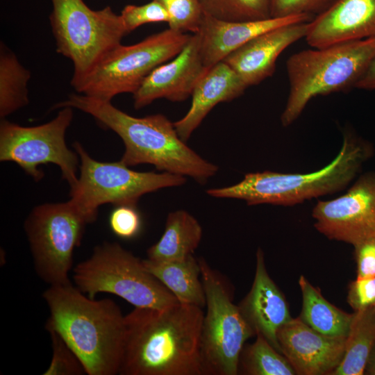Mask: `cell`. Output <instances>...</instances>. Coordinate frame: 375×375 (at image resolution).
Segmentation results:
<instances>
[{
    "mask_svg": "<svg viewBox=\"0 0 375 375\" xmlns=\"http://www.w3.org/2000/svg\"><path fill=\"white\" fill-rule=\"evenodd\" d=\"M201 308L178 303L165 309H135L125 316L119 374L202 375Z\"/></svg>",
    "mask_w": 375,
    "mask_h": 375,
    "instance_id": "1",
    "label": "cell"
},
{
    "mask_svg": "<svg viewBox=\"0 0 375 375\" xmlns=\"http://www.w3.org/2000/svg\"><path fill=\"white\" fill-rule=\"evenodd\" d=\"M71 107L93 117L122 140L125 150L120 161L128 167L151 164L162 172L190 176L203 184L218 167L201 158L178 135L174 123L161 114L131 116L110 101L82 94H70L53 109Z\"/></svg>",
    "mask_w": 375,
    "mask_h": 375,
    "instance_id": "2",
    "label": "cell"
},
{
    "mask_svg": "<svg viewBox=\"0 0 375 375\" xmlns=\"http://www.w3.org/2000/svg\"><path fill=\"white\" fill-rule=\"evenodd\" d=\"M42 297L50 313L46 328L76 353L86 374H119L126 331L119 306L108 298L91 299L72 283L50 285Z\"/></svg>",
    "mask_w": 375,
    "mask_h": 375,
    "instance_id": "3",
    "label": "cell"
},
{
    "mask_svg": "<svg viewBox=\"0 0 375 375\" xmlns=\"http://www.w3.org/2000/svg\"><path fill=\"white\" fill-rule=\"evenodd\" d=\"M369 143L351 131L343 136L339 153L324 167L310 173L264 171L247 174L233 185L211 188V197L244 200L248 205L292 206L346 188L372 156Z\"/></svg>",
    "mask_w": 375,
    "mask_h": 375,
    "instance_id": "4",
    "label": "cell"
},
{
    "mask_svg": "<svg viewBox=\"0 0 375 375\" xmlns=\"http://www.w3.org/2000/svg\"><path fill=\"white\" fill-rule=\"evenodd\" d=\"M374 57L375 37L290 56L286 62L290 89L281 116L282 125L294 122L312 98L355 87Z\"/></svg>",
    "mask_w": 375,
    "mask_h": 375,
    "instance_id": "5",
    "label": "cell"
},
{
    "mask_svg": "<svg viewBox=\"0 0 375 375\" xmlns=\"http://www.w3.org/2000/svg\"><path fill=\"white\" fill-rule=\"evenodd\" d=\"M75 286L91 299L117 295L140 308L165 309L180 303L144 267L142 260L117 242H104L73 269Z\"/></svg>",
    "mask_w": 375,
    "mask_h": 375,
    "instance_id": "6",
    "label": "cell"
},
{
    "mask_svg": "<svg viewBox=\"0 0 375 375\" xmlns=\"http://www.w3.org/2000/svg\"><path fill=\"white\" fill-rule=\"evenodd\" d=\"M50 22L57 51L74 65V88L126 34L120 15L110 6L93 10L83 0H51Z\"/></svg>",
    "mask_w": 375,
    "mask_h": 375,
    "instance_id": "7",
    "label": "cell"
},
{
    "mask_svg": "<svg viewBox=\"0 0 375 375\" xmlns=\"http://www.w3.org/2000/svg\"><path fill=\"white\" fill-rule=\"evenodd\" d=\"M80 159V174L70 188V201L89 223L97 219L99 208L106 203L136 206L140 198L160 189L184 184L183 176L168 172H137L120 160L100 162L79 142L73 144Z\"/></svg>",
    "mask_w": 375,
    "mask_h": 375,
    "instance_id": "8",
    "label": "cell"
},
{
    "mask_svg": "<svg viewBox=\"0 0 375 375\" xmlns=\"http://www.w3.org/2000/svg\"><path fill=\"white\" fill-rule=\"evenodd\" d=\"M206 299L200 337L202 375H237L239 358L254 333L232 300L226 278L199 259Z\"/></svg>",
    "mask_w": 375,
    "mask_h": 375,
    "instance_id": "9",
    "label": "cell"
},
{
    "mask_svg": "<svg viewBox=\"0 0 375 375\" xmlns=\"http://www.w3.org/2000/svg\"><path fill=\"white\" fill-rule=\"evenodd\" d=\"M190 35L169 28L129 46L108 52L74 89L80 94L109 101L122 93H134L158 66L175 57Z\"/></svg>",
    "mask_w": 375,
    "mask_h": 375,
    "instance_id": "10",
    "label": "cell"
},
{
    "mask_svg": "<svg viewBox=\"0 0 375 375\" xmlns=\"http://www.w3.org/2000/svg\"><path fill=\"white\" fill-rule=\"evenodd\" d=\"M89 222L70 201L35 206L24 222L37 274L50 285L71 283L73 253Z\"/></svg>",
    "mask_w": 375,
    "mask_h": 375,
    "instance_id": "11",
    "label": "cell"
},
{
    "mask_svg": "<svg viewBox=\"0 0 375 375\" xmlns=\"http://www.w3.org/2000/svg\"><path fill=\"white\" fill-rule=\"evenodd\" d=\"M72 119L73 108L62 107L55 118L38 126H23L1 119L0 160L15 162L36 181L44 176L39 166L54 164L70 188L73 187L78 180L80 159L65 142Z\"/></svg>",
    "mask_w": 375,
    "mask_h": 375,
    "instance_id": "12",
    "label": "cell"
},
{
    "mask_svg": "<svg viewBox=\"0 0 375 375\" xmlns=\"http://www.w3.org/2000/svg\"><path fill=\"white\" fill-rule=\"evenodd\" d=\"M315 227L331 240L353 247L375 238V172L361 175L348 191L312 209Z\"/></svg>",
    "mask_w": 375,
    "mask_h": 375,
    "instance_id": "13",
    "label": "cell"
},
{
    "mask_svg": "<svg viewBox=\"0 0 375 375\" xmlns=\"http://www.w3.org/2000/svg\"><path fill=\"white\" fill-rule=\"evenodd\" d=\"M209 69L202 60L199 34L193 33L172 61L158 66L144 79L133 93L135 108L160 98L172 101L186 99Z\"/></svg>",
    "mask_w": 375,
    "mask_h": 375,
    "instance_id": "14",
    "label": "cell"
},
{
    "mask_svg": "<svg viewBox=\"0 0 375 375\" xmlns=\"http://www.w3.org/2000/svg\"><path fill=\"white\" fill-rule=\"evenodd\" d=\"M276 336L283 355L302 375L331 374L343 358L347 340L323 335L300 317L280 327Z\"/></svg>",
    "mask_w": 375,
    "mask_h": 375,
    "instance_id": "15",
    "label": "cell"
},
{
    "mask_svg": "<svg viewBox=\"0 0 375 375\" xmlns=\"http://www.w3.org/2000/svg\"><path fill=\"white\" fill-rule=\"evenodd\" d=\"M308 22L290 24L262 33L231 52L222 61L235 71L247 88L258 85L274 74L281 53L306 37Z\"/></svg>",
    "mask_w": 375,
    "mask_h": 375,
    "instance_id": "16",
    "label": "cell"
},
{
    "mask_svg": "<svg viewBox=\"0 0 375 375\" xmlns=\"http://www.w3.org/2000/svg\"><path fill=\"white\" fill-rule=\"evenodd\" d=\"M375 37V0H337L308 22L312 48Z\"/></svg>",
    "mask_w": 375,
    "mask_h": 375,
    "instance_id": "17",
    "label": "cell"
},
{
    "mask_svg": "<svg viewBox=\"0 0 375 375\" xmlns=\"http://www.w3.org/2000/svg\"><path fill=\"white\" fill-rule=\"evenodd\" d=\"M238 306L254 334L261 335L282 353L277 331L293 318L284 295L267 273L260 249L256 253V273L251 288Z\"/></svg>",
    "mask_w": 375,
    "mask_h": 375,
    "instance_id": "18",
    "label": "cell"
},
{
    "mask_svg": "<svg viewBox=\"0 0 375 375\" xmlns=\"http://www.w3.org/2000/svg\"><path fill=\"white\" fill-rule=\"evenodd\" d=\"M313 19L310 15H299L256 21L228 22L203 12L197 32L200 36L203 64L209 69L262 33L290 24L308 22Z\"/></svg>",
    "mask_w": 375,
    "mask_h": 375,
    "instance_id": "19",
    "label": "cell"
},
{
    "mask_svg": "<svg viewBox=\"0 0 375 375\" xmlns=\"http://www.w3.org/2000/svg\"><path fill=\"white\" fill-rule=\"evenodd\" d=\"M246 88L239 76L224 61L210 67L196 85L189 110L174 123L179 137L186 142L215 106L240 97Z\"/></svg>",
    "mask_w": 375,
    "mask_h": 375,
    "instance_id": "20",
    "label": "cell"
},
{
    "mask_svg": "<svg viewBox=\"0 0 375 375\" xmlns=\"http://www.w3.org/2000/svg\"><path fill=\"white\" fill-rule=\"evenodd\" d=\"M202 237L199 222L184 210L170 212L160 240L147 251V259L154 262L182 260L192 255Z\"/></svg>",
    "mask_w": 375,
    "mask_h": 375,
    "instance_id": "21",
    "label": "cell"
},
{
    "mask_svg": "<svg viewBox=\"0 0 375 375\" xmlns=\"http://www.w3.org/2000/svg\"><path fill=\"white\" fill-rule=\"evenodd\" d=\"M144 267L162 283L179 303L203 308L206 305L201 269L199 259L193 254L184 260L154 262L142 260Z\"/></svg>",
    "mask_w": 375,
    "mask_h": 375,
    "instance_id": "22",
    "label": "cell"
},
{
    "mask_svg": "<svg viewBox=\"0 0 375 375\" xmlns=\"http://www.w3.org/2000/svg\"><path fill=\"white\" fill-rule=\"evenodd\" d=\"M299 284L303 298L300 319L323 335L347 338L353 314L345 312L329 303L303 275L299 277Z\"/></svg>",
    "mask_w": 375,
    "mask_h": 375,
    "instance_id": "23",
    "label": "cell"
},
{
    "mask_svg": "<svg viewBox=\"0 0 375 375\" xmlns=\"http://www.w3.org/2000/svg\"><path fill=\"white\" fill-rule=\"evenodd\" d=\"M375 343V306L353 313L343 358L332 375H362Z\"/></svg>",
    "mask_w": 375,
    "mask_h": 375,
    "instance_id": "24",
    "label": "cell"
},
{
    "mask_svg": "<svg viewBox=\"0 0 375 375\" xmlns=\"http://www.w3.org/2000/svg\"><path fill=\"white\" fill-rule=\"evenodd\" d=\"M30 72L2 42L0 48V116L4 119L28 103Z\"/></svg>",
    "mask_w": 375,
    "mask_h": 375,
    "instance_id": "25",
    "label": "cell"
},
{
    "mask_svg": "<svg viewBox=\"0 0 375 375\" xmlns=\"http://www.w3.org/2000/svg\"><path fill=\"white\" fill-rule=\"evenodd\" d=\"M256 341L244 345L239 358L238 372L249 375H293L294 369L282 353L261 335Z\"/></svg>",
    "mask_w": 375,
    "mask_h": 375,
    "instance_id": "26",
    "label": "cell"
},
{
    "mask_svg": "<svg viewBox=\"0 0 375 375\" xmlns=\"http://www.w3.org/2000/svg\"><path fill=\"white\" fill-rule=\"evenodd\" d=\"M203 12L220 20L246 22L271 18L269 0H200Z\"/></svg>",
    "mask_w": 375,
    "mask_h": 375,
    "instance_id": "27",
    "label": "cell"
},
{
    "mask_svg": "<svg viewBox=\"0 0 375 375\" xmlns=\"http://www.w3.org/2000/svg\"><path fill=\"white\" fill-rule=\"evenodd\" d=\"M169 15V28L185 33L199 31L203 15L200 0H156Z\"/></svg>",
    "mask_w": 375,
    "mask_h": 375,
    "instance_id": "28",
    "label": "cell"
},
{
    "mask_svg": "<svg viewBox=\"0 0 375 375\" xmlns=\"http://www.w3.org/2000/svg\"><path fill=\"white\" fill-rule=\"evenodd\" d=\"M50 335L52 357L44 375H83L85 367L76 353L53 330L47 329Z\"/></svg>",
    "mask_w": 375,
    "mask_h": 375,
    "instance_id": "29",
    "label": "cell"
},
{
    "mask_svg": "<svg viewBox=\"0 0 375 375\" xmlns=\"http://www.w3.org/2000/svg\"><path fill=\"white\" fill-rule=\"evenodd\" d=\"M120 17L126 33L147 23L169 22L170 19L167 10L156 0L142 6L127 5Z\"/></svg>",
    "mask_w": 375,
    "mask_h": 375,
    "instance_id": "30",
    "label": "cell"
},
{
    "mask_svg": "<svg viewBox=\"0 0 375 375\" xmlns=\"http://www.w3.org/2000/svg\"><path fill=\"white\" fill-rule=\"evenodd\" d=\"M337 0H269L271 18L307 15L315 17Z\"/></svg>",
    "mask_w": 375,
    "mask_h": 375,
    "instance_id": "31",
    "label": "cell"
},
{
    "mask_svg": "<svg viewBox=\"0 0 375 375\" xmlns=\"http://www.w3.org/2000/svg\"><path fill=\"white\" fill-rule=\"evenodd\" d=\"M112 231L123 239L135 237L141 229L142 221L136 206H117L109 217Z\"/></svg>",
    "mask_w": 375,
    "mask_h": 375,
    "instance_id": "32",
    "label": "cell"
},
{
    "mask_svg": "<svg viewBox=\"0 0 375 375\" xmlns=\"http://www.w3.org/2000/svg\"><path fill=\"white\" fill-rule=\"evenodd\" d=\"M347 301L355 311L375 306V277L356 278L351 282Z\"/></svg>",
    "mask_w": 375,
    "mask_h": 375,
    "instance_id": "33",
    "label": "cell"
},
{
    "mask_svg": "<svg viewBox=\"0 0 375 375\" xmlns=\"http://www.w3.org/2000/svg\"><path fill=\"white\" fill-rule=\"evenodd\" d=\"M357 278L375 277V238L354 246Z\"/></svg>",
    "mask_w": 375,
    "mask_h": 375,
    "instance_id": "34",
    "label": "cell"
},
{
    "mask_svg": "<svg viewBox=\"0 0 375 375\" xmlns=\"http://www.w3.org/2000/svg\"><path fill=\"white\" fill-rule=\"evenodd\" d=\"M355 88L363 90H375V57L356 83Z\"/></svg>",
    "mask_w": 375,
    "mask_h": 375,
    "instance_id": "35",
    "label": "cell"
},
{
    "mask_svg": "<svg viewBox=\"0 0 375 375\" xmlns=\"http://www.w3.org/2000/svg\"><path fill=\"white\" fill-rule=\"evenodd\" d=\"M364 373L375 375V343L369 356Z\"/></svg>",
    "mask_w": 375,
    "mask_h": 375,
    "instance_id": "36",
    "label": "cell"
}]
</instances>
